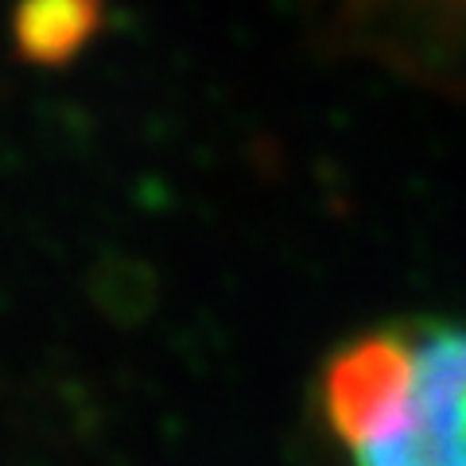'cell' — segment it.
<instances>
[{
    "label": "cell",
    "instance_id": "cell-2",
    "mask_svg": "<svg viewBox=\"0 0 466 466\" xmlns=\"http://www.w3.org/2000/svg\"><path fill=\"white\" fill-rule=\"evenodd\" d=\"M101 27V0H20L12 12V43L24 63L63 66Z\"/></svg>",
    "mask_w": 466,
    "mask_h": 466
},
{
    "label": "cell",
    "instance_id": "cell-1",
    "mask_svg": "<svg viewBox=\"0 0 466 466\" xmlns=\"http://www.w3.org/2000/svg\"><path fill=\"white\" fill-rule=\"evenodd\" d=\"M416 330L373 327L330 350L319 370V416L350 451L392 431L412 408Z\"/></svg>",
    "mask_w": 466,
    "mask_h": 466
},
{
    "label": "cell",
    "instance_id": "cell-4",
    "mask_svg": "<svg viewBox=\"0 0 466 466\" xmlns=\"http://www.w3.org/2000/svg\"><path fill=\"white\" fill-rule=\"evenodd\" d=\"M451 5H466V0H451Z\"/></svg>",
    "mask_w": 466,
    "mask_h": 466
},
{
    "label": "cell",
    "instance_id": "cell-3",
    "mask_svg": "<svg viewBox=\"0 0 466 466\" xmlns=\"http://www.w3.org/2000/svg\"><path fill=\"white\" fill-rule=\"evenodd\" d=\"M358 466H462L459 451L435 431L424 416L408 408V416L381 440L354 451Z\"/></svg>",
    "mask_w": 466,
    "mask_h": 466
}]
</instances>
